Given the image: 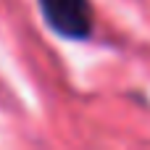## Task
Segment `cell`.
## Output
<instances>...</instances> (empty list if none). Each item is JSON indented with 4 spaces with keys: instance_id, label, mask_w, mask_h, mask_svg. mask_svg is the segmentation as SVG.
Instances as JSON below:
<instances>
[{
    "instance_id": "cell-1",
    "label": "cell",
    "mask_w": 150,
    "mask_h": 150,
    "mask_svg": "<svg viewBox=\"0 0 150 150\" xmlns=\"http://www.w3.org/2000/svg\"><path fill=\"white\" fill-rule=\"evenodd\" d=\"M40 11L47 26L66 40H87L92 34L90 0H40Z\"/></svg>"
}]
</instances>
